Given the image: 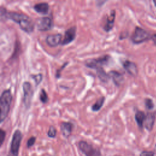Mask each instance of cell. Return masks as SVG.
Returning <instances> with one entry per match:
<instances>
[{
	"label": "cell",
	"mask_w": 156,
	"mask_h": 156,
	"mask_svg": "<svg viewBox=\"0 0 156 156\" xmlns=\"http://www.w3.org/2000/svg\"><path fill=\"white\" fill-rule=\"evenodd\" d=\"M8 19L18 24L20 29L27 34H30L34 31L35 23L26 14L16 12H8L6 15V20Z\"/></svg>",
	"instance_id": "cell-1"
},
{
	"label": "cell",
	"mask_w": 156,
	"mask_h": 156,
	"mask_svg": "<svg viewBox=\"0 0 156 156\" xmlns=\"http://www.w3.org/2000/svg\"><path fill=\"white\" fill-rule=\"evenodd\" d=\"M12 94L10 89L4 90L0 98V122L2 123L5 118L7 117L10 109V105L12 101Z\"/></svg>",
	"instance_id": "cell-2"
},
{
	"label": "cell",
	"mask_w": 156,
	"mask_h": 156,
	"mask_svg": "<svg viewBox=\"0 0 156 156\" xmlns=\"http://www.w3.org/2000/svg\"><path fill=\"white\" fill-rule=\"evenodd\" d=\"M112 57L110 55H104L98 58L88 59L85 62V65L91 69H97L102 68L105 65H107L110 62Z\"/></svg>",
	"instance_id": "cell-3"
},
{
	"label": "cell",
	"mask_w": 156,
	"mask_h": 156,
	"mask_svg": "<svg viewBox=\"0 0 156 156\" xmlns=\"http://www.w3.org/2000/svg\"><path fill=\"white\" fill-rule=\"evenodd\" d=\"M22 138L23 134L21 130L16 129L13 134L10 143V150L7 156H18L19 149L20 147Z\"/></svg>",
	"instance_id": "cell-4"
},
{
	"label": "cell",
	"mask_w": 156,
	"mask_h": 156,
	"mask_svg": "<svg viewBox=\"0 0 156 156\" xmlns=\"http://www.w3.org/2000/svg\"><path fill=\"white\" fill-rule=\"evenodd\" d=\"M78 147L85 156H102L99 149L95 148L92 144L86 141H80L78 143Z\"/></svg>",
	"instance_id": "cell-5"
},
{
	"label": "cell",
	"mask_w": 156,
	"mask_h": 156,
	"mask_svg": "<svg viewBox=\"0 0 156 156\" xmlns=\"http://www.w3.org/2000/svg\"><path fill=\"white\" fill-rule=\"evenodd\" d=\"M23 101L24 106L26 108H29L33 96H34V88L32 84L28 82L25 81L23 83Z\"/></svg>",
	"instance_id": "cell-6"
},
{
	"label": "cell",
	"mask_w": 156,
	"mask_h": 156,
	"mask_svg": "<svg viewBox=\"0 0 156 156\" xmlns=\"http://www.w3.org/2000/svg\"><path fill=\"white\" fill-rule=\"evenodd\" d=\"M151 37L149 33L146 30L140 27H136L131 36V40L135 44H140L151 38Z\"/></svg>",
	"instance_id": "cell-7"
},
{
	"label": "cell",
	"mask_w": 156,
	"mask_h": 156,
	"mask_svg": "<svg viewBox=\"0 0 156 156\" xmlns=\"http://www.w3.org/2000/svg\"><path fill=\"white\" fill-rule=\"evenodd\" d=\"M35 23L37 29L41 32L49 30L54 27L53 21L49 16H43L38 18L37 19Z\"/></svg>",
	"instance_id": "cell-8"
},
{
	"label": "cell",
	"mask_w": 156,
	"mask_h": 156,
	"mask_svg": "<svg viewBox=\"0 0 156 156\" xmlns=\"http://www.w3.org/2000/svg\"><path fill=\"white\" fill-rule=\"evenodd\" d=\"M116 16V11L113 9L111 10L109 13L106 16L105 19L104 20V25L102 26L103 30L107 32H110L114 26L115 20Z\"/></svg>",
	"instance_id": "cell-9"
},
{
	"label": "cell",
	"mask_w": 156,
	"mask_h": 156,
	"mask_svg": "<svg viewBox=\"0 0 156 156\" xmlns=\"http://www.w3.org/2000/svg\"><path fill=\"white\" fill-rule=\"evenodd\" d=\"M76 30L77 27L76 26H73L66 29L65 32L64 37L61 44L62 46L67 45L74 41L76 37Z\"/></svg>",
	"instance_id": "cell-10"
},
{
	"label": "cell",
	"mask_w": 156,
	"mask_h": 156,
	"mask_svg": "<svg viewBox=\"0 0 156 156\" xmlns=\"http://www.w3.org/2000/svg\"><path fill=\"white\" fill-rule=\"evenodd\" d=\"M62 35L60 33L48 35L45 39L46 44L51 48L56 47L60 44H62Z\"/></svg>",
	"instance_id": "cell-11"
},
{
	"label": "cell",
	"mask_w": 156,
	"mask_h": 156,
	"mask_svg": "<svg viewBox=\"0 0 156 156\" xmlns=\"http://www.w3.org/2000/svg\"><path fill=\"white\" fill-rule=\"evenodd\" d=\"M73 129V124L71 122L63 121L60 124V131L62 135L68 138L71 135Z\"/></svg>",
	"instance_id": "cell-12"
},
{
	"label": "cell",
	"mask_w": 156,
	"mask_h": 156,
	"mask_svg": "<svg viewBox=\"0 0 156 156\" xmlns=\"http://www.w3.org/2000/svg\"><path fill=\"white\" fill-rule=\"evenodd\" d=\"M122 66L124 69L131 76H135L137 75L138 70L136 65L130 60H126L123 62Z\"/></svg>",
	"instance_id": "cell-13"
},
{
	"label": "cell",
	"mask_w": 156,
	"mask_h": 156,
	"mask_svg": "<svg viewBox=\"0 0 156 156\" xmlns=\"http://www.w3.org/2000/svg\"><path fill=\"white\" fill-rule=\"evenodd\" d=\"M108 73L110 78L112 79V80L115 85L117 87H119L124 81V75L117 71L112 70L109 71Z\"/></svg>",
	"instance_id": "cell-14"
},
{
	"label": "cell",
	"mask_w": 156,
	"mask_h": 156,
	"mask_svg": "<svg viewBox=\"0 0 156 156\" xmlns=\"http://www.w3.org/2000/svg\"><path fill=\"white\" fill-rule=\"evenodd\" d=\"M34 9L35 10V12H37L38 13L46 15L49 12V4L46 2H39V3L35 4L34 5Z\"/></svg>",
	"instance_id": "cell-15"
},
{
	"label": "cell",
	"mask_w": 156,
	"mask_h": 156,
	"mask_svg": "<svg viewBox=\"0 0 156 156\" xmlns=\"http://www.w3.org/2000/svg\"><path fill=\"white\" fill-rule=\"evenodd\" d=\"M155 115L152 113H148L146 115V118L144 122V127L149 131H151L154 126L155 121Z\"/></svg>",
	"instance_id": "cell-16"
},
{
	"label": "cell",
	"mask_w": 156,
	"mask_h": 156,
	"mask_svg": "<svg viewBox=\"0 0 156 156\" xmlns=\"http://www.w3.org/2000/svg\"><path fill=\"white\" fill-rule=\"evenodd\" d=\"M96 70L98 77L102 82L107 83L109 81L110 77L108 73H107L103 68H99Z\"/></svg>",
	"instance_id": "cell-17"
},
{
	"label": "cell",
	"mask_w": 156,
	"mask_h": 156,
	"mask_svg": "<svg viewBox=\"0 0 156 156\" xmlns=\"http://www.w3.org/2000/svg\"><path fill=\"white\" fill-rule=\"evenodd\" d=\"M146 118V115L142 111H138L135 113V119L138 127L142 129L144 126V122Z\"/></svg>",
	"instance_id": "cell-18"
},
{
	"label": "cell",
	"mask_w": 156,
	"mask_h": 156,
	"mask_svg": "<svg viewBox=\"0 0 156 156\" xmlns=\"http://www.w3.org/2000/svg\"><path fill=\"white\" fill-rule=\"evenodd\" d=\"M105 98L104 96L100 97L96 101V102L91 106V110L93 112H98L100 110L105 102Z\"/></svg>",
	"instance_id": "cell-19"
},
{
	"label": "cell",
	"mask_w": 156,
	"mask_h": 156,
	"mask_svg": "<svg viewBox=\"0 0 156 156\" xmlns=\"http://www.w3.org/2000/svg\"><path fill=\"white\" fill-rule=\"evenodd\" d=\"M39 99L43 104H46L49 101L48 94L44 88H42L40 92Z\"/></svg>",
	"instance_id": "cell-20"
},
{
	"label": "cell",
	"mask_w": 156,
	"mask_h": 156,
	"mask_svg": "<svg viewBox=\"0 0 156 156\" xmlns=\"http://www.w3.org/2000/svg\"><path fill=\"white\" fill-rule=\"evenodd\" d=\"M30 76L34 80L36 86L39 85L43 80V74L41 73H38L37 74H31L30 75Z\"/></svg>",
	"instance_id": "cell-21"
},
{
	"label": "cell",
	"mask_w": 156,
	"mask_h": 156,
	"mask_svg": "<svg viewBox=\"0 0 156 156\" xmlns=\"http://www.w3.org/2000/svg\"><path fill=\"white\" fill-rule=\"evenodd\" d=\"M47 135L49 138H55L57 135V130L55 127L53 126H50L49 127V130L48 131Z\"/></svg>",
	"instance_id": "cell-22"
},
{
	"label": "cell",
	"mask_w": 156,
	"mask_h": 156,
	"mask_svg": "<svg viewBox=\"0 0 156 156\" xmlns=\"http://www.w3.org/2000/svg\"><path fill=\"white\" fill-rule=\"evenodd\" d=\"M69 62H65L61 66L60 68H58V69H57L56 71V73H55V77L56 79H60V76H61V73L62 71V70L64 69V68L68 65Z\"/></svg>",
	"instance_id": "cell-23"
},
{
	"label": "cell",
	"mask_w": 156,
	"mask_h": 156,
	"mask_svg": "<svg viewBox=\"0 0 156 156\" xmlns=\"http://www.w3.org/2000/svg\"><path fill=\"white\" fill-rule=\"evenodd\" d=\"M7 12H8V11L7 10V9L1 5V8H0V16H1V21L6 20V15H7Z\"/></svg>",
	"instance_id": "cell-24"
},
{
	"label": "cell",
	"mask_w": 156,
	"mask_h": 156,
	"mask_svg": "<svg viewBox=\"0 0 156 156\" xmlns=\"http://www.w3.org/2000/svg\"><path fill=\"white\" fill-rule=\"evenodd\" d=\"M35 141H36V137L35 136H32L30 137L28 139L27 141V148H30L32 146H34L35 143Z\"/></svg>",
	"instance_id": "cell-25"
},
{
	"label": "cell",
	"mask_w": 156,
	"mask_h": 156,
	"mask_svg": "<svg viewBox=\"0 0 156 156\" xmlns=\"http://www.w3.org/2000/svg\"><path fill=\"white\" fill-rule=\"evenodd\" d=\"M144 103H145L146 107L149 110H151L154 107L153 102L151 99H148V98L146 99L144 101Z\"/></svg>",
	"instance_id": "cell-26"
},
{
	"label": "cell",
	"mask_w": 156,
	"mask_h": 156,
	"mask_svg": "<svg viewBox=\"0 0 156 156\" xmlns=\"http://www.w3.org/2000/svg\"><path fill=\"white\" fill-rule=\"evenodd\" d=\"M5 135H6V132L5 130H4L2 129H0V144H1V146L2 145L5 138Z\"/></svg>",
	"instance_id": "cell-27"
},
{
	"label": "cell",
	"mask_w": 156,
	"mask_h": 156,
	"mask_svg": "<svg viewBox=\"0 0 156 156\" xmlns=\"http://www.w3.org/2000/svg\"><path fill=\"white\" fill-rule=\"evenodd\" d=\"M140 156H154V153L152 151H143L140 154Z\"/></svg>",
	"instance_id": "cell-28"
},
{
	"label": "cell",
	"mask_w": 156,
	"mask_h": 156,
	"mask_svg": "<svg viewBox=\"0 0 156 156\" xmlns=\"http://www.w3.org/2000/svg\"><path fill=\"white\" fill-rule=\"evenodd\" d=\"M151 39L153 41L154 43L156 45V34H154L153 35H152L151 37Z\"/></svg>",
	"instance_id": "cell-29"
},
{
	"label": "cell",
	"mask_w": 156,
	"mask_h": 156,
	"mask_svg": "<svg viewBox=\"0 0 156 156\" xmlns=\"http://www.w3.org/2000/svg\"><path fill=\"white\" fill-rule=\"evenodd\" d=\"M153 2H154V3L155 4V5L156 6V0H154V1H153Z\"/></svg>",
	"instance_id": "cell-30"
},
{
	"label": "cell",
	"mask_w": 156,
	"mask_h": 156,
	"mask_svg": "<svg viewBox=\"0 0 156 156\" xmlns=\"http://www.w3.org/2000/svg\"><path fill=\"white\" fill-rule=\"evenodd\" d=\"M114 156H120V155H114Z\"/></svg>",
	"instance_id": "cell-31"
}]
</instances>
